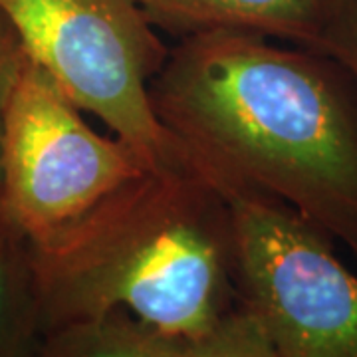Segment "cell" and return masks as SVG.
<instances>
[{
    "label": "cell",
    "instance_id": "obj_7",
    "mask_svg": "<svg viewBox=\"0 0 357 357\" xmlns=\"http://www.w3.org/2000/svg\"><path fill=\"white\" fill-rule=\"evenodd\" d=\"M185 342L115 310L77 319L44 335L34 357H183Z\"/></svg>",
    "mask_w": 357,
    "mask_h": 357
},
{
    "label": "cell",
    "instance_id": "obj_6",
    "mask_svg": "<svg viewBox=\"0 0 357 357\" xmlns=\"http://www.w3.org/2000/svg\"><path fill=\"white\" fill-rule=\"evenodd\" d=\"M155 26L185 36L232 30L316 52L335 0H135Z\"/></svg>",
    "mask_w": 357,
    "mask_h": 357
},
{
    "label": "cell",
    "instance_id": "obj_10",
    "mask_svg": "<svg viewBox=\"0 0 357 357\" xmlns=\"http://www.w3.org/2000/svg\"><path fill=\"white\" fill-rule=\"evenodd\" d=\"M316 52L342 66L357 88V0H335Z\"/></svg>",
    "mask_w": 357,
    "mask_h": 357
},
{
    "label": "cell",
    "instance_id": "obj_2",
    "mask_svg": "<svg viewBox=\"0 0 357 357\" xmlns=\"http://www.w3.org/2000/svg\"><path fill=\"white\" fill-rule=\"evenodd\" d=\"M32 264L44 335L121 310L191 342L241 304L229 204L189 161L147 173Z\"/></svg>",
    "mask_w": 357,
    "mask_h": 357
},
{
    "label": "cell",
    "instance_id": "obj_4",
    "mask_svg": "<svg viewBox=\"0 0 357 357\" xmlns=\"http://www.w3.org/2000/svg\"><path fill=\"white\" fill-rule=\"evenodd\" d=\"M0 13L77 109L155 167L187 163L149 100L169 52L135 0H0Z\"/></svg>",
    "mask_w": 357,
    "mask_h": 357
},
{
    "label": "cell",
    "instance_id": "obj_11",
    "mask_svg": "<svg viewBox=\"0 0 357 357\" xmlns=\"http://www.w3.org/2000/svg\"><path fill=\"white\" fill-rule=\"evenodd\" d=\"M22 42L14 32L10 22L0 13V153H2V133H4V117L13 98L16 84L28 64Z\"/></svg>",
    "mask_w": 357,
    "mask_h": 357
},
{
    "label": "cell",
    "instance_id": "obj_8",
    "mask_svg": "<svg viewBox=\"0 0 357 357\" xmlns=\"http://www.w3.org/2000/svg\"><path fill=\"white\" fill-rule=\"evenodd\" d=\"M42 340L30 246L18 230L0 218V357H34Z\"/></svg>",
    "mask_w": 357,
    "mask_h": 357
},
{
    "label": "cell",
    "instance_id": "obj_5",
    "mask_svg": "<svg viewBox=\"0 0 357 357\" xmlns=\"http://www.w3.org/2000/svg\"><path fill=\"white\" fill-rule=\"evenodd\" d=\"M229 204L238 302L278 357H357V276L288 204L217 187Z\"/></svg>",
    "mask_w": 357,
    "mask_h": 357
},
{
    "label": "cell",
    "instance_id": "obj_3",
    "mask_svg": "<svg viewBox=\"0 0 357 357\" xmlns=\"http://www.w3.org/2000/svg\"><path fill=\"white\" fill-rule=\"evenodd\" d=\"M155 167L117 135L89 128L82 109L28 60L2 133L0 218L32 255H50Z\"/></svg>",
    "mask_w": 357,
    "mask_h": 357
},
{
    "label": "cell",
    "instance_id": "obj_9",
    "mask_svg": "<svg viewBox=\"0 0 357 357\" xmlns=\"http://www.w3.org/2000/svg\"><path fill=\"white\" fill-rule=\"evenodd\" d=\"M183 357H278V354L255 314L238 304L201 337L185 342Z\"/></svg>",
    "mask_w": 357,
    "mask_h": 357
},
{
    "label": "cell",
    "instance_id": "obj_1",
    "mask_svg": "<svg viewBox=\"0 0 357 357\" xmlns=\"http://www.w3.org/2000/svg\"><path fill=\"white\" fill-rule=\"evenodd\" d=\"M149 100L215 187L288 204L357 258V88L332 58L252 32L191 34Z\"/></svg>",
    "mask_w": 357,
    "mask_h": 357
}]
</instances>
